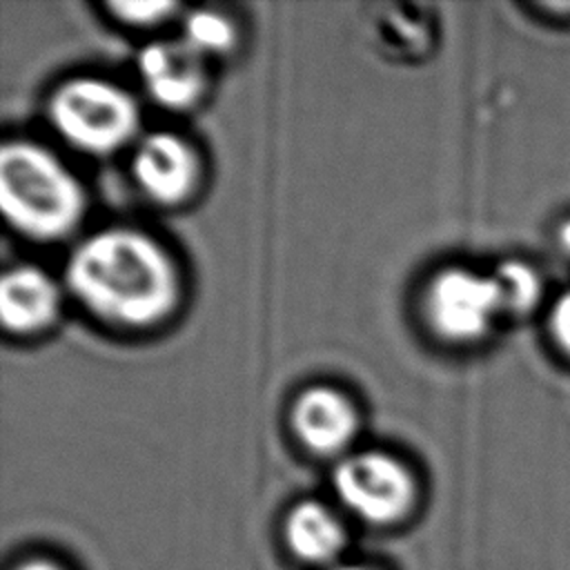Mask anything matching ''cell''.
Instances as JSON below:
<instances>
[{"instance_id": "14", "label": "cell", "mask_w": 570, "mask_h": 570, "mask_svg": "<svg viewBox=\"0 0 570 570\" xmlns=\"http://www.w3.org/2000/svg\"><path fill=\"white\" fill-rule=\"evenodd\" d=\"M546 332L552 347L570 361V287L559 292L548 305Z\"/></svg>"}, {"instance_id": "11", "label": "cell", "mask_w": 570, "mask_h": 570, "mask_svg": "<svg viewBox=\"0 0 570 570\" xmlns=\"http://www.w3.org/2000/svg\"><path fill=\"white\" fill-rule=\"evenodd\" d=\"M499 292L503 321L532 314L546 294V281L537 265L523 258H505L490 272Z\"/></svg>"}, {"instance_id": "1", "label": "cell", "mask_w": 570, "mask_h": 570, "mask_svg": "<svg viewBox=\"0 0 570 570\" xmlns=\"http://www.w3.org/2000/svg\"><path fill=\"white\" fill-rule=\"evenodd\" d=\"M67 292L98 321L145 330L180 303V272L163 243L136 227H102L85 236L65 265Z\"/></svg>"}, {"instance_id": "8", "label": "cell", "mask_w": 570, "mask_h": 570, "mask_svg": "<svg viewBox=\"0 0 570 570\" xmlns=\"http://www.w3.org/2000/svg\"><path fill=\"white\" fill-rule=\"evenodd\" d=\"M289 425L309 452L332 456L343 452L356 436L358 407L334 385H309L294 396Z\"/></svg>"}, {"instance_id": "16", "label": "cell", "mask_w": 570, "mask_h": 570, "mask_svg": "<svg viewBox=\"0 0 570 570\" xmlns=\"http://www.w3.org/2000/svg\"><path fill=\"white\" fill-rule=\"evenodd\" d=\"M16 570H60V568H56V566H51L47 561H29V563H24V566H20Z\"/></svg>"}, {"instance_id": "10", "label": "cell", "mask_w": 570, "mask_h": 570, "mask_svg": "<svg viewBox=\"0 0 570 570\" xmlns=\"http://www.w3.org/2000/svg\"><path fill=\"white\" fill-rule=\"evenodd\" d=\"M285 537L289 548L307 561H327L345 543L341 521L318 501H303L292 508L285 521Z\"/></svg>"}, {"instance_id": "4", "label": "cell", "mask_w": 570, "mask_h": 570, "mask_svg": "<svg viewBox=\"0 0 570 570\" xmlns=\"http://www.w3.org/2000/svg\"><path fill=\"white\" fill-rule=\"evenodd\" d=\"M421 307L432 334L454 345L479 343L503 321L492 274L463 265L434 272Z\"/></svg>"}, {"instance_id": "9", "label": "cell", "mask_w": 570, "mask_h": 570, "mask_svg": "<svg viewBox=\"0 0 570 570\" xmlns=\"http://www.w3.org/2000/svg\"><path fill=\"white\" fill-rule=\"evenodd\" d=\"M62 307V289L38 265H11L0 278V321L9 334L31 336L51 327Z\"/></svg>"}, {"instance_id": "15", "label": "cell", "mask_w": 570, "mask_h": 570, "mask_svg": "<svg viewBox=\"0 0 570 570\" xmlns=\"http://www.w3.org/2000/svg\"><path fill=\"white\" fill-rule=\"evenodd\" d=\"M552 245L557 254H561L566 261H570V214L563 216L554 229H552Z\"/></svg>"}, {"instance_id": "13", "label": "cell", "mask_w": 570, "mask_h": 570, "mask_svg": "<svg viewBox=\"0 0 570 570\" xmlns=\"http://www.w3.org/2000/svg\"><path fill=\"white\" fill-rule=\"evenodd\" d=\"M107 9L114 18H118L125 24L154 27V24H160L163 20H167L174 11H178V4H174V2H154V0H145V2L118 0V2H109Z\"/></svg>"}, {"instance_id": "3", "label": "cell", "mask_w": 570, "mask_h": 570, "mask_svg": "<svg viewBox=\"0 0 570 570\" xmlns=\"http://www.w3.org/2000/svg\"><path fill=\"white\" fill-rule=\"evenodd\" d=\"M47 118L69 147L89 156H111L129 147L140 129L136 98L100 76L60 82L47 100Z\"/></svg>"}, {"instance_id": "5", "label": "cell", "mask_w": 570, "mask_h": 570, "mask_svg": "<svg viewBox=\"0 0 570 570\" xmlns=\"http://www.w3.org/2000/svg\"><path fill=\"white\" fill-rule=\"evenodd\" d=\"M334 490L361 519L390 523L410 510L414 476L401 459L383 450H361L338 461Z\"/></svg>"}, {"instance_id": "2", "label": "cell", "mask_w": 570, "mask_h": 570, "mask_svg": "<svg viewBox=\"0 0 570 570\" xmlns=\"http://www.w3.org/2000/svg\"><path fill=\"white\" fill-rule=\"evenodd\" d=\"M0 209L20 236L51 243L82 223L87 191L51 149L13 138L0 149Z\"/></svg>"}, {"instance_id": "6", "label": "cell", "mask_w": 570, "mask_h": 570, "mask_svg": "<svg viewBox=\"0 0 570 570\" xmlns=\"http://www.w3.org/2000/svg\"><path fill=\"white\" fill-rule=\"evenodd\" d=\"M131 178L158 205L187 200L200 180V158L194 145L174 131H149L131 151Z\"/></svg>"}, {"instance_id": "12", "label": "cell", "mask_w": 570, "mask_h": 570, "mask_svg": "<svg viewBox=\"0 0 570 570\" xmlns=\"http://www.w3.org/2000/svg\"><path fill=\"white\" fill-rule=\"evenodd\" d=\"M196 53L203 58L207 56H223L234 49L238 40L236 24L229 16L214 11V9H191L183 16V38Z\"/></svg>"}, {"instance_id": "7", "label": "cell", "mask_w": 570, "mask_h": 570, "mask_svg": "<svg viewBox=\"0 0 570 570\" xmlns=\"http://www.w3.org/2000/svg\"><path fill=\"white\" fill-rule=\"evenodd\" d=\"M147 96L171 111L194 107L207 87L205 58L183 40H154L136 58Z\"/></svg>"}, {"instance_id": "17", "label": "cell", "mask_w": 570, "mask_h": 570, "mask_svg": "<svg viewBox=\"0 0 570 570\" xmlns=\"http://www.w3.org/2000/svg\"><path fill=\"white\" fill-rule=\"evenodd\" d=\"M336 570H365V568H356V566H345V568H336Z\"/></svg>"}]
</instances>
